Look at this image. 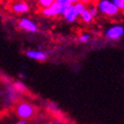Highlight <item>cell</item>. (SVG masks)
I'll use <instances>...</instances> for the list:
<instances>
[{"label":"cell","instance_id":"6da1fadb","mask_svg":"<svg viewBox=\"0 0 124 124\" xmlns=\"http://www.w3.org/2000/svg\"><path fill=\"white\" fill-rule=\"evenodd\" d=\"M14 112L21 119L29 120V119H33L37 115L38 110L33 104L24 101H20L15 103Z\"/></svg>","mask_w":124,"mask_h":124},{"label":"cell","instance_id":"7a4b0ae2","mask_svg":"<svg viewBox=\"0 0 124 124\" xmlns=\"http://www.w3.org/2000/svg\"><path fill=\"white\" fill-rule=\"evenodd\" d=\"M97 6L99 8V11L101 14L108 17L116 16L120 12L117 6L112 2V0H98Z\"/></svg>","mask_w":124,"mask_h":124},{"label":"cell","instance_id":"3957f363","mask_svg":"<svg viewBox=\"0 0 124 124\" xmlns=\"http://www.w3.org/2000/svg\"><path fill=\"white\" fill-rule=\"evenodd\" d=\"M87 9V5L83 2H79V3H74L64 14V18L67 22L69 23H73L78 17H81V15L83 14V12Z\"/></svg>","mask_w":124,"mask_h":124},{"label":"cell","instance_id":"277c9868","mask_svg":"<svg viewBox=\"0 0 124 124\" xmlns=\"http://www.w3.org/2000/svg\"><path fill=\"white\" fill-rule=\"evenodd\" d=\"M67 9L62 6L57 0H55L54 3L46 9L40 10V13L45 17H57V16H64Z\"/></svg>","mask_w":124,"mask_h":124},{"label":"cell","instance_id":"5b68a950","mask_svg":"<svg viewBox=\"0 0 124 124\" xmlns=\"http://www.w3.org/2000/svg\"><path fill=\"white\" fill-rule=\"evenodd\" d=\"M9 9L16 14H24V13H27L30 11V5L25 1V0L14 1V2L10 3Z\"/></svg>","mask_w":124,"mask_h":124},{"label":"cell","instance_id":"8992f818","mask_svg":"<svg viewBox=\"0 0 124 124\" xmlns=\"http://www.w3.org/2000/svg\"><path fill=\"white\" fill-rule=\"evenodd\" d=\"M123 34H124V28L120 25H115L106 31L105 36L109 39H117L121 38L123 36Z\"/></svg>","mask_w":124,"mask_h":124},{"label":"cell","instance_id":"52a82bcc","mask_svg":"<svg viewBox=\"0 0 124 124\" xmlns=\"http://www.w3.org/2000/svg\"><path fill=\"white\" fill-rule=\"evenodd\" d=\"M19 27L25 31H28V32H32V33H36L38 31V27L37 25L28 18H23L20 20L19 22Z\"/></svg>","mask_w":124,"mask_h":124},{"label":"cell","instance_id":"ba28073f","mask_svg":"<svg viewBox=\"0 0 124 124\" xmlns=\"http://www.w3.org/2000/svg\"><path fill=\"white\" fill-rule=\"evenodd\" d=\"M28 56L34 59H38V60H44L46 58V55L40 51H29Z\"/></svg>","mask_w":124,"mask_h":124},{"label":"cell","instance_id":"9c48e42d","mask_svg":"<svg viewBox=\"0 0 124 124\" xmlns=\"http://www.w3.org/2000/svg\"><path fill=\"white\" fill-rule=\"evenodd\" d=\"M81 19H82V21L85 22V23H91V22L93 21V19H94V16H93L92 13L90 12V10L87 8V9L83 12V14L81 15Z\"/></svg>","mask_w":124,"mask_h":124},{"label":"cell","instance_id":"30bf717a","mask_svg":"<svg viewBox=\"0 0 124 124\" xmlns=\"http://www.w3.org/2000/svg\"><path fill=\"white\" fill-rule=\"evenodd\" d=\"M55 0H38V4L39 6V8L42 10V9H46L50 7L53 3H54Z\"/></svg>","mask_w":124,"mask_h":124},{"label":"cell","instance_id":"8fae6325","mask_svg":"<svg viewBox=\"0 0 124 124\" xmlns=\"http://www.w3.org/2000/svg\"><path fill=\"white\" fill-rule=\"evenodd\" d=\"M89 10H90V12L92 13V15H93V16H94V18L97 16V15L99 14V8H98V6L97 5H95V4H91L90 5V7L88 8Z\"/></svg>","mask_w":124,"mask_h":124},{"label":"cell","instance_id":"7c38bea8","mask_svg":"<svg viewBox=\"0 0 124 124\" xmlns=\"http://www.w3.org/2000/svg\"><path fill=\"white\" fill-rule=\"evenodd\" d=\"M112 2L117 6L120 12H124V0H112Z\"/></svg>","mask_w":124,"mask_h":124},{"label":"cell","instance_id":"4fadbf2b","mask_svg":"<svg viewBox=\"0 0 124 124\" xmlns=\"http://www.w3.org/2000/svg\"><path fill=\"white\" fill-rule=\"evenodd\" d=\"M15 87H16V89H17L18 91H20V92H24V91H26V88H25V87L23 86V84H21V83H16Z\"/></svg>","mask_w":124,"mask_h":124},{"label":"cell","instance_id":"5bb4252c","mask_svg":"<svg viewBox=\"0 0 124 124\" xmlns=\"http://www.w3.org/2000/svg\"><path fill=\"white\" fill-rule=\"evenodd\" d=\"M89 39H90V36H89V35H82L81 38H80V41L86 42V41L89 40Z\"/></svg>","mask_w":124,"mask_h":124},{"label":"cell","instance_id":"9a60e30c","mask_svg":"<svg viewBox=\"0 0 124 124\" xmlns=\"http://www.w3.org/2000/svg\"><path fill=\"white\" fill-rule=\"evenodd\" d=\"M95 1V0H82V2L83 3H85L86 5H91V4H93V2H94Z\"/></svg>","mask_w":124,"mask_h":124},{"label":"cell","instance_id":"2e32d148","mask_svg":"<svg viewBox=\"0 0 124 124\" xmlns=\"http://www.w3.org/2000/svg\"><path fill=\"white\" fill-rule=\"evenodd\" d=\"M73 3H79V2H82V0H72Z\"/></svg>","mask_w":124,"mask_h":124},{"label":"cell","instance_id":"e0dca14e","mask_svg":"<svg viewBox=\"0 0 124 124\" xmlns=\"http://www.w3.org/2000/svg\"><path fill=\"white\" fill-rule=\"evenodd\" d=\"M17 124H27V122H25V121H21V122H19V123H17Z\"/></svg>","mask_w":124,"mask_h":124},{"label":"cell","instance_id":"ac0fdd59","mask_svg":"<svg viewBox=\"0 0 124 124\" xmlns=\"http://www.w3.org/2000/svg\"><path fill=\"white\" fill-rule=\"evenodd\" d=\"M14 1H21V0H10V2H14Z\"/></svg>","mask_w":124,"mask_h":124}]
</instances>
